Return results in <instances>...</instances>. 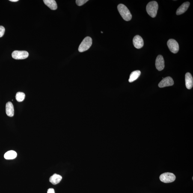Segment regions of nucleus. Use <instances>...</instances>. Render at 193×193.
<instances>
[{
	"mask_svg": "<svg viewBox=\"0 0 193 193\" xmlns=\"http://www.w3.org/2000/svg\"><path fill=\"white\" fill-rule=\"evenodd\" d=\"M117 8L119 13L125 21H129L131 20L132 18V14L126 6L123 4H119L118 5Z\"/></svg>",
	"mask_w": 193,
	"mask_h": 193,
	"instance_id": "obj_1",
	"label": "nucleus"
},
{
	"mask_svg": "<svg viewBox=\"0 0 193 193\" xmlns=\"http://www.w3.org/2000/svg\"><path fill=\"white\" fill-rule=\"evenodd\" d=\"M158 4L156 1H150L146 6V11L148 14L152 18L156 17L158 10Z\"/></svg>",
	"mask_w": 193,
	"mask_h": 193,
	"instance_id": "obj_2",
	"label": "nucleus"
},
{
	"mask_svg": "<svg viewBox=\"0 0 193 193\" xmlns=\"http://www.w3.org/2000/svg\"><path fill=\"white\" fill-rule=\"evenodd\" d=\"M92 40L90 37H87L83 40L79 45L78 51L80 52H83L88 50L92 46Z\"/></svg>",
	"mask_w": 193,
	"mask_h": 193,
	"instance_id": "obj_3",
	"label": "nucleus"
},
{
	"mask_svg": "<svg viewBox=\"0 0 193 193\" xmlns=\"http://www.w3.org/2000/svg\"><path fill=\"white\" fill-rule=\"evenodd\" d=\"M159 179L161 181L164 183H171L175 180L176 176L172 173L166 172L161 174L160 176Z\"/></svg>",
	"mask_w": 193,
	"mask_h": 193,
	"instance_id": "obj_4",
	"label": "nucleus"
},
{
	"mask_svg": "<svg viewBox=\"0 0 193 193\" xmlns=\"http://www.w3.org/2000/svg\"><path fill=\"white\" fill-rule=\"evenodd\" d=\"M167 45L169 49L172 53L176 54L178 52L179 50V44L175 40L170 39L167 42Z\"/></svg>",
	"mask_w": 193,
	"mask_h": 193,
	"instance_id": "obj_5",
	"label": "nucleus"
},
{
	"mask_svg": "<svg viewBox=\"0 0 193 193\" xmlns=\"http://www.w3.org/2000/svg\"><path fill=\"white\" fill-rule=\"evenodd\" d=\"M12 55V58L15 60H23L27 58L29 53L26 51H15Z\"/></svg>",
	"mask_w": 193,
	"mask_h": 193,
	"instance_id": "obj_6",
	"label": "nucleus"
},
{
	"mask_svg": "<svg viewBox=\"0 0 193 193\" xmlns=\"http://www.w3.org/2000/svg\"><path fill=\"white\" fill-rule=\"evenodd\" d=\"M174 84V81L172 78L170 77H167L164 78L162 81L159 82V87L160 88H164L166 87L172 86Z\"/></svg>",
	"mask_w": 193,
	"mask_h": 193,
	"instance_id": "obj_7",
	"label": "nucleus"
},
{
	"mask_svg": "<svg viewBox=\"0 0 193 193\" xmlns=\"http://www.w3.org/2000/svg\"><path fill=\"white\" fill-rule=\"evenodd\" d=\"M155 66L156 69L159 71H161L164 69L165 67V61L162 55L157 56L156 60Z\"/></svg>",
	"mask_w": 193,
	"mask_h": 193,
	"instance_id": "obj_8",
	"label": "nucleus"
},
{
	"mask_svg": "<svg viewBox=\"0 0 193 193\" xmlns=\"http://www.w3.org/2000/svg\"><path fill=\"white\" fill-rule=\"evenodd\" d=\"M133 42L134 47L137 49H140L144 46V40L140 36H136L133 38Z\"/></svg>",
	"mask_w": 193,
	"mask_h": 193,
	"instance_id": "obj_9",
	"label": "nucleus"
},
{
	"mask_svg": "<svg viewBox=\"0 0 193 193\" xmlns=\"http://www.w3.org/2000/svg\"><path fill=\"white\" fill-rule=\"evenodd\" d=\"M185 83L187 89H191L193 86V78L190 73H187L185 75Z\"/></svg>",
	"mask_w": 193,
	"mask_h": 193,
	"instance_id": "obj_10",
	"label": "nucleus"
},
{
	"mask_svg": "<svg viewBox=\"0 0 193 193\" xmlns=\"http://www.w3.org/2000/svg\"><path fill=\"white\" fill-rule=\"evenodd\" d=\"M6 113L9 117H12L14 115V108L11 102H7L6 105Z\"/></svg>",
	"mask_w": 193,
	"mask_h": 193,
	"instance_id": "obj_11",
	"label": "nucleus"
},
{
	"mask_svg": "<svg viewBox=\"0 0 193 193\" xmlns=\"http://www.w3.org/2000/svg\"><path fill=\"white\" fill-rule=\"evenodd\" d=\"M190 5V3L189 2L183 3L177 9V11H176V14L179 15L183 14L188 10Z\"/></svg>",
	"mask_w": 193,
	"mask_h": 193,
	"instance_id": "obj_12",
	"label": "nucleus"
},
{
	"mask_svg": "<svg viewBox=\"0 0 193 193\" xmlns=\"http://www.w3.org/2000/svg\"><path fill=\"white\" fill-rule=\"evenodd\" d=\"M62 179V177L60 175L55 174L50 178L49 181L52 184L55 185L59 183Z\"/></svg>",
	"mask_w": 193,
	"mask_h": 193,
	"instance_id": "obj_13",
	"label": "nucleus"
},
{
	"mask_svg": "<svg viewBox=\"0 0 193 193\" xmlns=\"http://www.w3.org/2000/svg\"><path fill=\"white\" fill-rule=\"evenodd\" d=\"M44 2L51 10H55L57 8L56 2L55 0H44Z\"/></svg>",
	"mask_w": 193,
	"mask_h": 193,
	"instance_id": "obj_14",
	"label": "nucleus"
},
{
	"mask_svg": "<svg viewBox=\"0 0 193 193\" xmlns=\"http://www.w3.org/2000/svg\"><path fill=\"white\" fill-rule=\"evenodd\" d=\"M141 72L139 70L134 71L131 73L129 80L130 83L134 82L141 75Z\"/></svg>",
	"mask_w": 193,
	"mask_h": 193,
	"instance_id": "obj_15",
	"label": "nucleus"
},
{
	"mask_svg": "<svg viewBox=\"0 0 193 193\" xmlns=\"http://www.w3.org/2000/svg\"><path fill=\"white\" fill-rule=\"evenodd\" d=\"M17 156V153L14 151H8L4 155V157L6 159H14Z\"/></svg>",
	"mask_w": 193,
	"mask_h": 193,
	"instance_id": "obj_16",
	"label": "nucleus"
},
{
	"mask_svg": "<svg viewBox=\"0 0 193 193\" xmlns=\"http://www.w3.org/2000/svg\"><path fill=\"white\" fill-rule=\"evenodd\" d=\"M25 94L22 92H18L16 93V101L18 102H22L25 99Z\"/></svg>",
	"mask_w": 193,
	"mask_h": 193,
	"instance_id": "obj_17",
	"label": "nucleus"
},
{
	"mask_svg": "<svg viewBox=\"0 0 193 193\" xmlns=\"http://www.w3.org/2000/svg\"><path fill=\"white\" fill-rule=\"evenodd\" d=\"M88 1V0H77L76 1V3L78 6H81L83 5Z\"/></svg>",
	"mask_w": 193,
	"mask_h": 193,
	"instance_id": "obj_18",
	"label": "nucleus"
},
{
	"mask_svg": "<svg viewBox=\"0 0 193 193\" xmlns=\"http://www.w3.org/2000/svg\"><path fill=\"white\" fill-rule=\"evenodd\" d=\"M5 28L2 26H0V38L2 37L5 32Z\"/></svg>",
	"mask_w": 193,
	"mask_h": 193,
	"instance_id": "obj_19",
	"label": "nucleus"
},
{
	"mask_svg": "<svg viewBox=\"0 0 193 193\" xmlns=\"http://www.w3.org/2000/svg\"><path fill=\"white\" fill-rule=\"evenodd\" d=\"M47 193H55V190H54L53 188H49L48 190Z\"/></svg>",
	"mask_w": 193,
	"mask_h": 193,
	"instance_id": "obj_20",
	"label": "nucleus"
},
{
	"mask_svg": "<svg viewBox=\"0 0 193 193\" xmlns=\"http://www.w3.org/2000/svg\"><path fill=\"white\" fill-rule=\"evenodd\" d=\"M10 1H12V2H17V1H18V0H10Z\"/></svg>",
	"mask_w": 193,
	"mask_h": 193,
	"instance_id": "obj_21",
	"label": "nucleus"
},
{
	"mask_svg": "<svg viewBox=\"0 0 193 193\" xmlns=\"http://www.w3.org/2000/svg\"><path fill=\"white\" fill-rule=\"evenodd\" d=\"M101 33H102V34H103V32H102V31H101Z\"/></svg>",
	"mask_w": 193,
	"mask_h": 193,
	"instance_id": "obj_22",
	"label": "nucleus"
}]
</instances>
